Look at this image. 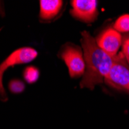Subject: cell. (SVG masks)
<instances>
[{
    "label": "cell",
    "instance_id": "30bf717a",
    "mask_svg": "<svg viewBox=\"0 0 129 129\" xmlns=\"http://www.w3.org/2000/svg\"><path fill=\"white\" fill-rule=\"evenodd\" d=\"M9 88L11 92L14 93H19L22 92L25 89V84L23 82L19 80H13L10 81L9 84Z\"/></svg>",
    "mask_w": 129,
    "mask_h": 129
},
{
    "label": "cell",
    "instance_id": "8fae6325",
    "mask_svg": "<svg viewBox=\"0 0 129 129\" xmlns=\"http://www.w3.org/2000/svg\"><path fill=\"white\" fill-rule=\"evenodd\" d=\"M122 53L125 60L129 65V34H126L123 37L122 41Z\"/></svg>",
    "mask_w": 129,
    "mask_h": 129
},
{
    "label": "cell",
    "instance_id": "52a82bcc",
    "mask_svg": "<svg viewBox=\"0 0 129 129\" xmlns=\"http://www.w3.org/2000/svg\"><path fill=\"white\" fill-rule=\"evenodd\" d=\"M60 0H41L40 1V17L43 20L53 19L62 9Z\"/></svg>",
    "mask_w": 129,
    "mask_h": 129
},
{
    "label": "cell",
    "instance_id": "8992f818",
    "mask_svg": "<svg viewBox=\"0 0 129 129\" xmlns=\"http://www.w3.org/2000/svg\"><path fill=\"white\" fill-rule=\"evenodd\" d=\"M71 15L85 22H93L98 17V2L95 0H74L71 1Z\"/></svg>",
    "mask_w": 129,
    "mask_h": 129
},
{
    "label": "cell",
    "instance_id": "277c9868",
    "mask_svg": "<svg viewBox=\"0 0 129 129\" xmlns=\"http://www.w3.org/2000/svg\"><path fill=\"white\" fill-rule=\"evenodd\" d=\"M60 57L65 62L70 77L77 78L85 73L84 53L76 45L67 44L60 51Z\"/></svg>",
    "mask_w": 129,
    "mask_h": 129
},
{
    "label": "cell",
    "instance_id": "5b68a950",
    "mask_svg": "<svg viewBox=\"0 0 129 129\" xmlns=\"http://www.w3.org/2000/svg\"><path fill=\"white\" fill-rule=\"evenodd\" d=\"M122 41L121 34L114 28H108L104 30L96 39L99 47L112 57L118 55V52L122 46Z\"/></svg>",
    "mask_w": 129,
    "mask_h": 129
},
{
    "label": "cell",
    "instance_id": "7a4b0ae2",
    "mask_svg": "<svg viewBox=\"0 0 129 129\" xmlns=\"http://www.w3.org/2000/svg\"><path fill=\"white\" fill-rule=\"evenodd\" d=\"M104 82L113 88L129 93V65L122 53L114 56L113 66Z\"/></svg>",
    "mask_w": 129,
    "mask_h": 129
},
{
    "label": "cell",
    "instance_id": "6da1fadb",
    "mask_svg": "<svg viewBox=\"0 0 129 129\" xmlns=\"http://www.w3.org/2000/svg\"><path fill=\"white\" fill-rule=\"evenodd\" d=\"M80 42L85 60V73L80 86L93 90L96 85L104 82L113 66L114 57L103 51L97 44L96 39L87 31L82 32Z\"/></svg>",
    "mask_w": 129,
    "mask_h": 129
},
{
    "label": "cell",
    "instance_id": "9c48e42d",
    "mask_svg": "<svg viewBox=\"0 0 129 129\" xmlns=\"http://www.w3.org/2000/svg\"><path fill=\"white\" fill-rule=\"evenodd\" d=\"M40 77L39 70L33 66L27 67L23 71V77L29 84H33L38 80Z\"/></svg>",
    "mask_w": 129,
    "mask_h": 129
},
{
    "label": "cell",
    "instance_id": "3957f363",
    "mask_svg": "<svg viewBox=\"0 0 129 129\" xmlns=\"http://www.w3.org/2000/svg\"><path fill=\"white\" fill-rule=\"evenodd\" d=\"M38 56V52L29 46L21 47L14 50L9 56H7L3 63H0V98L3 101L7 100L6 90L3 84V74L6 70L16 65L28 63L35 60Z\"/></svg>",
    "mask_w": 129,
    "mask_h": 129
},
{
    "label": "cell",
    "instance_id": "ba28073f",
    "mask_svg": "<svg viewBox=\"0 0 129 129\" xmlns=\"http://www.w3.org/2000/svg\"><path fill=\"white\" fill-rule=\"evenodd\" d=\"M114 29L118 33H129V15L121 16L114 24Z\"/></svg>",
    "mask_w": 129,
    "mask_h": 129
}]
</instances>
